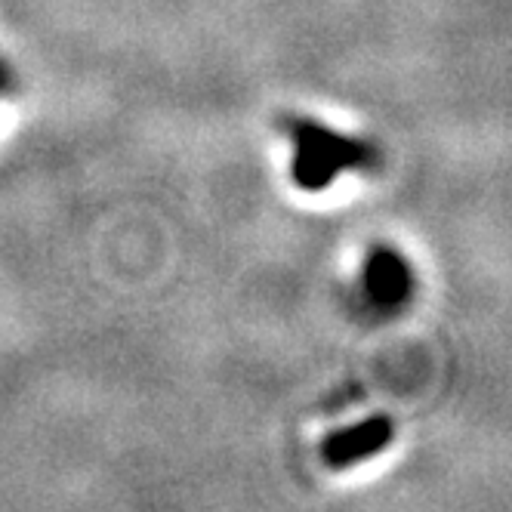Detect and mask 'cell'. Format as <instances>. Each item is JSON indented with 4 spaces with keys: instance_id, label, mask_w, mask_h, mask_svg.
<instances>
[{
    "instance_id": "obj_3",
    "label": "cell",
    "mask_w": 512,
    "mask_h": 512,
    "mask_svg": "<svg viewBox=\"0 0 512 512\" xmlns=\"http://www.w3.org/2000/svg\"><path fill=\"white\" fill-rule=\"evenodd\" d=\"M392 420L386 417H371L355 426H346L340 432H331L321 445V457L331 469H349L364 457L380 454L392 442Z\"/></svg>"
},
{
    "instance_id": "obj_1",
    "label": "cell",
    "mask_w": 512,
    "mask_h": 512,
    "mask_svg": "<svg viewBox=\"0 0 512 512\" xmlns=\"http://www.w3.org/2000/svg\"><path fill=\"white\" fill-rule=\"evenodd\" d=\"M294 182L306 192H324L340 173L374 164V149L315 121H294Z\"/></svg>"
},
{
    "instance_id": "obj_2",
    "label": "cell",
    "mask_w": 512,
    "mask_h": 512,
    "mask_svg": "<svg viewBox=\"0 0 512 512\" xmlns=\"http://www.w3.org/2000/svg\"><path fill=\"white\" fill-rule=\"evenodd\" d=\"M361 290L371 300V306L392 312L405 306L414 294V272L401 256L389 247L371 250L361 269Z\"/></svg>"
},
{
    "instance_id": "obj_4",
    "label": "cell",
    "mask_w": 512,
    "mask_h": 512,
    "mask_svg": "<svg viewBox=\"0 0 512 512\" xmlns=\"http://www.w3.org/2000/svg\"><path fill=\"white\" fill-rule=\"evenodd\" d=\"M7 84H10V71H7V65L0 62V93L7 90Z\"/></svg>"
}]
</instances>
